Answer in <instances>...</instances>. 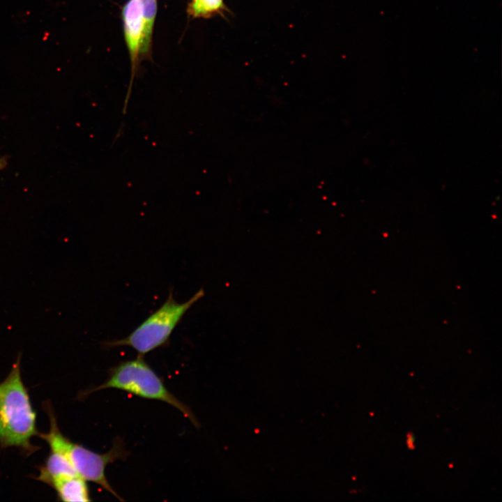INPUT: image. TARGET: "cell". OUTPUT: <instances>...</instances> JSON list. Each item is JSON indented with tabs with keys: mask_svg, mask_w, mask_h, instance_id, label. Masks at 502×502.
Returning a JSON list of instances; mask_svg holds the SVG:
<instances>
[{
	"mask_svg": "<svg viewBox=\"0 0 502 502\" xmlns=\"http://www.w3.org/2000/svg\"><path fill=\"white\" fill-rule=\"evenodd\" d=\"M36 413L20 374V356L0 383V446L17 447L29 455L38 449L31 439L38 435Z\"/></svg>",
	"mask_w": 502,
	"mask_h": 502,
	"instance_id": "obj_1",
	"label": "cell"
},
{
	"mask_svg": "<svg viewBox=\"0 0 502 502\" xmlns=\"http://www.w3.org/2000/svg\"><path fill=\"white\" fill-rule=\"evenodd\" d=\"M45 407L49 416L50 427L47 433H38V436L48 443L50 450L63 454L69 460L78 476L86 481L98 484L119 500L123 501L112 487L105 476L107 464L117 459H126L128 456L123 441L117 438L112 448L106 453L93 452L65 436L59 430L50 405L46 404Z\"/></svg>",
	"mask_w": 502,
	"mask_h": 502,
	"instance_id": "obj_2",
	"label": "cell"
},
{
	"mask_svg": "<svg viewBox=\"0 0 502 502\" xmlns=\"http://www.w3.org/2000/svg\"><path fill=\"white\" fill-rule=\"evenodd\" d=\"M107 388H116L143 398L164 402L179 410L195 426H199L197 419L190 408L165 387L162 379L142 356L112 367L107 379L103 383L83 392L81 396Z\"/></svg>",
	"mask_w": 502,
	"mask_h": 502,
	"instance_id": "obj_3",
	"label": "cell"
},
{
	"mask_svg": "<svg viewBox=\"0 0 502 502\" xmlns=\"http://www.w3.org/2000/svg\"><path fill=\"white\" fill-rule=\"evenodd\" d=\"M205 293L199 289L185 303H177L170 291L165 302L130 335L123 339L106 342L107 347L127 346L143 356L159 347L165 346L173 330L191 307L201 299Z\"/></svg>",
	"mask_w": 502,
	"mask_h": 502,
	"instance_id": "obj_4",
	"label": "cell"
},
{
	"mask_svg": "<svg viewBox=\"0 0 502 502\" xmlns=\"http://www.w3.org/2000/svg\"><path fill=\"white\" fill-rule=\"evenodd\" d=\"M122 18L133 77L140 56L149 52L151 44L146 35L142 0H128L123 6Z\"/></svg>",
	"mask_w": 502,
	"mask_h": 502,
	"instance_id": "obj_5",
	"label": "cell"
},
{
	"mask_svg": "<svg viewBox=\"0 0 502 502\" xmlns=\"http://www.w3.org/2000/svg\"><path fill=\"white\" fill-rule=\"evenodd\" d=\"M53 487L60 501L68 502H87L91 501L86 482L79 476L62 477L53 480Z\"/></svg>",
	"mask_w": 502,
	"mask_h": 502,
	"instance_id": "obj_6",
	"label": "cell"
},
{
	"mask_svg": "<svg viewBox=\"0 0 502 502\" xmlns=\"http://www.w3.org/2000/svg\"><path fill=\"white\" fill-rule=\"evenodd\" d=\"M38 470L39 474L35 478L48 485L56 479L77 475L69 460L63 454L54 450H50Z\"/></svg>",
	"mask_w": 502,
	"mask_h": 502,
	"instance_id": "obj_7",
	"label": "cell"
},
{
	"mask_svg": "<svg viewBox=\"0 0 502 502\" xmlns=\"http://www.w3.org/2000/svg\"><path fill=\"white\" fill-rule=\"evenodd\" d=\"M224 9L223 0H191L188 11L195 17H208Z\"/></svg>",
	"mask_w": 502,
	"mask_h": 502,
	"instance_id": "obj_8",
	"label": "cell"
},
{
	"mask_svg": "<svg viewBox=\"0 0 502 502\" xmlns=\"http://www.w3.org/2000/svg\"><path fill=\"white\" fill-rule=\"evenodd\" d=\"M6 165V160L5 158H0V169L4 168Z\"/></svg>",
	"mask_w": 502,
	"mask_h": 502,
	"instance_id": "obj_9",
	"label": "cell"
}]
</instances>
